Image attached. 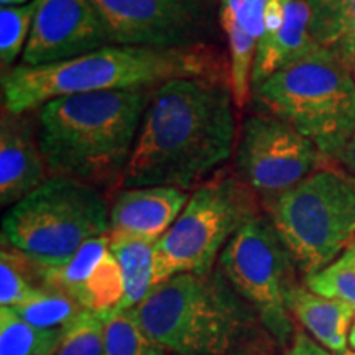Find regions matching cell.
<instances>
[{"label": "cell", "instance_id": "6da1fadb", "mask_svg": "<svg viewBox=\"0 0 355 355\" xmlns=\"http://www.w3.org/2000/svg\"><path fill=\"white\" fill-rule=\"evenodd\" d=\"M235 101L224 78H178L153 87L122 188L206 183L232 157Z\"/></svg>", "mask_w": 355, "mask_h": 355}, {"label": "cell", "instance_id": "7a4b0ae2", "mask_svg": "<svg viewBox=\"0 0 355 355\" xmlns=\"http://www.w3.org/2000/svg\"><path fill=\"white\" fill-rule=\"evenodd\" d=\"M152 91L64 96L37 109L38 141L50 176L73 178L101 191L122 186Z\"/></svg>", "mask_w": 355, "mask_h": 355}, {"label": "cell", "instance_id": "3957f363", "mask_svg": "<svg viewBox=\"0 0 355 355\" xmlns=\"http://www.w3.org/2000/svg\"><path fill=\"white\" fill-rule=\"evenodd\" d=\"M178 78H222V64L204 44L186 50L107 44L60 63L3 71L2 105L6 112L28 114L58 97L152 89Z\"/></svg>", "mask_w": 355, "mask_h": 355}, {"label": "cell", "instance_id": "277c9868", "mask_svg": "<svg viewBox=\"0 0 355 355\" xmlns=\"http://www.w3.org/2000/svg\"><path fill=\"white\" fill-rule=\"evenodd\" d=\"M227 283L222 273L176 275L132 313L168 355H227L245 324V309Z\"/></svg>", "mask_w": 355, "mask_h": 355}, {"label": "cell", "instance_id": "5b68a950", "mask_svg": "<svg viewBox=\"0 0 355 355\" xmlns=\"http://www.w3.org/2000/svg\"><path fill=\"white\" fill-rule=\"evenodd\" d=\"M254 97L326 157H334L355 135L352 68L322 48L275 73L254 89Z\"/></svg>", "mask_w": 355, "mask_h": 355}, {"label": "cell", "instance_id": "8992f818", "mask_svg": "<svg viewBox=\"0 0 355 355\" xmlns=\"http://www.w3.org/2000/svg\"><path fill=\"white\" fill-rule=\"evenodd\" d=\"M110 230V206L101 189L66 176H50L2 220V245L55 268L84 243Z\"/></svg>", "mask_w": 355, "mask_h": 355}, {"label": "cell", "instance_id": "52a82bcc", "mask_svg": "<svg viewBox=\"0 0 355 355\" xmlns=\"http://www.w3.org/2000/svg\"><path fill=\"white\" fill-rule=\"evenodd\" d=\"M263 207L304 278L326 268L355 242V176L336 166L331 157Z\"/></svg>", "mask_w": 355, "mask_h": 355}, {"label": "cell", "instance_id": "ba28073f", "mask_svg": "<svg viewBox=\"0 0 355 355\" xmlns=\"http://www.w3.org/2000/svg\"><path fill=\"white\" fill-rule=\"evenodd\" d=\"M257 216V194L241 176H212L194 189L175 224L155 243V283L183 273H212L230 239Z\"/></svg>", "mask_w": 355, "mask_h": 355}, {"label": "cell", "instance_id": "9c48e42d", "mask_svg": "<svg viewBox=\"0 0 355 355\" xmlns=\"http://www.w3.org/2000/svg\"><path fill=\"white\" fill-rule=\"evenodd\" d=\"M219 268L235 293L254 306L279 343L293 336L286 298L295 282V261L268 217L257 216L235 232L219 255Z\"/></svg>", "mask_w": 355, "mask_h": 355}, {"label": "cell", "instance_id": "30bf717a", "mask_svg": "<svg viewBox=\"0 0 355 355\" xmlns=\"http://www.w3.org/2000/svg\"><path fill=\"white\" fill-rule=\"evenodd\" d=\"M235 153L239 176L261 204L295 188L329 158L313 141L268 112L245 119Z\"/></svg>", "mask_w": 355, "mask_h": 355}, {"label": "cell", "instance_id": "8fae6325", "mask_svg": "<svg viewBox=\"0 0 355 355\" xmlns=\"http://www.w3.org/2000/svg\"><path fill=\"white\" fill-rule=\"evenodd\" d=\"M112 44L186 50L209 26L206 0H91Z\"/></svg>", "mask_w": 355, "mask_h": 355}, {"label": "cell", "instance_id": "7c38bea8", "mask_svg": "<svg viewBox=\"0 0 355 355\" xmlns=\"http://www.w3.org/2000/svg\"><path fill=\"white\" fill-rule=\"evenodd\" d=\"M112 44L91 0H37L21 64L42 66Z\"/></svg>", "mask_w": 355, "mask_h": 355}, {"label": "cell", "instance_id": "4fadbf2b", "mask_svg": "<svg viewBox=\"0 0 355 355\" xmlns=\"http://www.w3.org/2000/svg\"><path fill=\"white\" fill-rule=\"evenodd\" d=\"M189 193L173 186L125 188L110 206V237L157 243L189 201Z\"/></svg>", "mask_w": 355, "mask_h": 355}, {"label": "cell", "instance_id": "5bb4252c", "mask_svg": "<svg viewBox=\"0 0 355 355\" xmlns=\"http://www.w3.org/2000/svg\"><path fill=\"white\" fill-rule=\"evenodd\" d=\"M50 178L38 130L25 114L3 110L0 123V202L12 207Z\"/></svg>", "mask_w": 355, "mask_h": 355}, {"label": "cell", "instance_id": "9a60e30c", "mask_svg": "<svg viewBox=\"0 0 355 355\" xmlns=\"http://www.w3.org/2000/svg\"><path fill=\"white\" fill-rule=\"evenodd\" d=\"M321 50L311 30L308 0H290L285 19L277 32L266 35L257 44L252 92L279 69Z\"/></svg>", "mask_w": 355, "mask_h": 355}, {"label": "cell", "instance_id": "2e32d148", "mask_svg": "<svg viewBox=\"0 0 355 355\" xmlns=\"http://www.w3.org/2000/svg\"><path fill=\"white\" fill-rule=\"evenodd\" d=\"M288 311L319 345L332 354L347 350L355 309L343 301L316 295L306 286H293L286 298Z\"/></svg>", "mask_w": 355, "mask_h": 355}, {"label": "cell", "instance_id": "e0dca14e", "mask_svg": "<svg viewBox=\"0 0 355 355\" xmlns=\"http://www.w3.org/2000/svg\"><path fill=\"white\" fill-rule=\"evenodd\" d=\"M311 30L319 48L355 64V0H308Z\"/></svg>", "mask_w": 355, "mask_h": 355}, {"label": "cell", "instance_id": "ac0fdd59", "mask_svg": "<svg viewBox=\"0 0 355 355\" xmlns=\"http://www.w3.org/2000/svg\"><path fill=\"white\" fill-rule=\"evenodd\" d=\"M110 250L121 265L125 288L119 311H130L137 308L157 286L155 243L140 239L110 237Z\"/></svg>", "mask_w": 355, "mask_h": 355}, {"label": "cell", "instance_id": "d6986e66", "mask_svg": "<svg viewBox=\"0 0 355 355\" xmlns=\"http://www.w3.org/2000/svg\"><path fill=\"white\" fill-rule=\"evenodd\" d=\"M220 24L229 40L230 64L229 84L235 105L242 109L252 94V74H254L255 53L259 40L242 28L235 15L220 13Z\"/></svg>", "mask_w": 355, "mask_h": 355}, {"label": "cell", "instance_id": "ffe728a7", "mask_svg": "<svg viewBox=\"0 0 355 355\" xmlns=\"http://www.w3.org/2000/svg\"><path fill=\"white\" fill-rule=\"evenodd\" d=\"M46 290L43 282V266L26 259L13 248L3 247L0 252V304L15 308L32 298L35 293Z\"/></svg>", "mask_w": 355, "mask_h": 355}, {"label": "cell", "instance_id": "44dd1931", "mask_svg": "<svg viewBox=\"0 0 355 355\" xmlns=\"http://www.w3.org/2000/svg\"><path fill=\"white\" fill-rule=\"evenodd\" d=\"M12 309L24 321L44 331L64 329L86 311L76 300L55 290H40Z\"/></svg>", "mask_w": 355, "mask_h": 355}, {"label": "cell", "instance_id": "7402d4cb", "mask_svg": "<svg viewBox=\"0 0 355 355\" xmlns=\"http://www.w3.org/2000/svg\"><path fill=\"white\" fill-rule=\"evenodd\" d=\"M64 329L44 331L24 321L12 308H0V355H35L60 343Z\"/></svg>", "mask_w": 355, "mask_h": 355}, {"label": "cell", "instance_id": "603a6c76", "mask_svg": "<svg viewBox=\"0 0 355 355\" xmlns=\"http://www.w3.org/2000/svg\"><path fill=\"white\" fill-rule=\"evenodd\" d=\"M102 355H168L155 344L130 311H117L105 318Z\"/></svg>", "mask_w": 355, "mask_h": 355}, {"label": "cell", "instance_id": "cb8c5ba5", "mask_svg": "<svg viewBox=\"0 0 355 355\" xmlns=\"http://www.w3.org/2000/svg\"><path fill=\"white\" fill-rule=\"evenodd\" d=\"M304 286L316 295L343 301L355 309V242L326 268L306 277Z\"/></svg>", "mask_w": 355, "mask_h": 355}, {"label": "cell", "instance_id": "d4e9b609", "mask_svg": "<svg viewBox=\"0 0 355 355\" xmlns=\"http://www.w3.org/2000/svg\"><path fill=\"white\" fill-rule=\"evenodd\" d=\"M35 12L37 0L25 6L2 7L0 10V61L3 71L15 63L17 58L24 55L32 32Z\"/></svg>", "mask_w": 355, "mask_h": 355}, {"label": "cell", "instance_id": "484cf974", "mask_svg": "<svg viewBox=\"0 0 355 355\" xmlns=\"http://www.w3.org/2000/svg\"><path fill=\"white\" fill-rule=\"evenodd\" d=\"M105 318L84 311L76 321L64 327L56 355H102Z\"/></svg>", "mask_w": 355, "mask_h": 355}, {"label": "cell", "instance_id": "4316f807", "mask_svg": "<svg viewBox=\"0 0 355 355\" xmlns=\"http://www.w3.org/2000/svg\"><path fill=\"white\" fill-rule=\"evenodd\" d=\"M285 355H336L319 345L313 337H309L306 332H296L293 337L291 347L288 349Z\"/></svg>", "mask_w": 355, "mask_h": 355}, {"label": "cell", "instance_id": "83f0119b", "mask_svg": "<svg viewBox=\"0 0 355 355\" xmlns=\"http://www.w3.org/2000/svg\"><path fill=\"white\" fill-rule=\"evenodd\" d=\"M332 159L339 163L345 171L355 176V135L332 157Z\"/></svg>", "mask_w": 355, "mask_h": 355}, {"label": "cell", "instance_id": "f1b7e54d", "mask_svg": "<svg viewBox=\"0 0 355 355\" xmlns=\"http://www.w3.org/2000/svg\"><path fill=\"white\" fill-rule=\"evenodd\" d=\"M61 343V340H60ZM60 343H56V344H53V345H48V347H44L43 350H40L38 354H35V355H56V350H58V347H60Z\"/></svg>", "mask_w": 355, "mask_h": 355}, {"label": "cell", "instance_id": "f546056e", "mask_svg": "<svg viewBox=\"0 0 355 355\" xmlns=\"http://www.w3.org/2000/svg\"><path fill=\"white\" fill-rule=\"evenodd\" d=\"M2 7H13V6H25L28 0H0Z\"/></svg>", "mask_w": 355, "mask_h": 355}, {"label": "cell", "instance_id": "4dcf8cb0", "mask_svg": "<svg viewBox=\"0 0 355 355\" xmlns=\"http://www.w3.org/2000/svg\"><path fill=\"white\" fill-rule=\"evenodd\" d=\"M349 347L352 352H355V319H354L352 326H350V331H349Z\"/></svg>", "mask_w": 355, "mask_h": 355}, {"label": "cell", "instance_id": "1f68e13d", "mask_svg": "<svg viewBox=\"0 0 355 355\" xmlns=\"http://www.w3.org/2000/svg\"><path fill=\"white\" fill-rule=\"evenodd\" d=\"M336 355H355V352H352V350H345V352H343V354H336Z\"/></svg>", "mask_w": 355, "mask_h": 355}, {"label": "cell", "instance_id": "d6a6232c", "mask_svg": "<svg viewBox=\"0 0 355 355\" xmlns=\"http://www.w3.org/2000/svg\"><path fill=\"white\" fill-rule=\"evenodd\" d=\"M352 73H354V81H355V64L352 66Z\"/></svg>", "mask_w": 355, "mask_h": 355}]
</instances>
